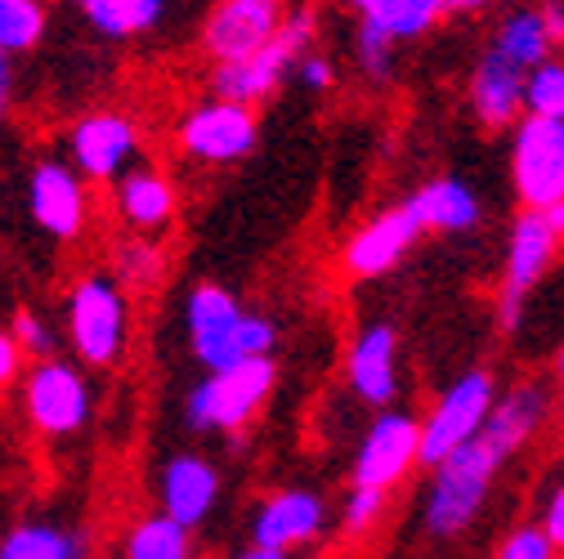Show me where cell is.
Returning <instances> with one entry per match:
<instances>
[{"instance_id": "obj_1", "label": "cell", "mask_w": 564, "mask_h": 559, "mask_svg": "<svg viewBox=\"0 0 564 559\" xmlns=\"http://www.w3.org/2000/svg\"><path fill=\"white\" fill-rule=\"evenodd\" d=\"M555 416V394L551 385L524 376L516 385L502 390L498 407H492L488 426L479 430L484 439H470L462 452H453L448 461H440L426 479V493H421V533L435 541H453L462 533H470V524L484 515L498 470L511 465Z\"/></svg>"}, {"instance_id": "obj_2", "label": "cell", "mask_w": 564, "mask_h": 559, "mask_svg": "<svg viewBox=\"0 0 564 559\" xmlns=\"http://www.w3.org/2000/svg\"><path fill=\"white\" fill-rule=\"evenodd\" d=\"M184 336L202 372H229L251 359H273L282 331L269 314L242 309V300L229 287L197 283L184 296Z\"/></svg>"}, {"instance_id": "obj_3", "label": "cell", "mask_w": 564, "mask_h": 559, "mask_svg": "<svg viewBox=\"0 0 564 559\" xmlns=\"http://www.w3.org/2000/svg\"><path fill=\"white\" fill-rule=\"evenodd\" d=\"M130 292L112 273H82L63 296V344L86 372L121 368L130 349Z\"/></svg>"}, {"instance_id": "obj_4", "label": "cell", "mask_w": 564, "mask_h": 559, "mask_svg": "<svg viewBox=\"0 0 564 559\" xmlns=\"http://www.w3.org/2000/svg\"><path fill=\"white\" fill-rule=\"evenodd\" d=\"M278 390V363L251 359L229 372H206L184 390V426L193 435L242 439Z\"/></svg>"}, {"instance_id": "obj_5", "label": "cell", "mask_w": 564, "mask_h": 559, "mask_svg": "<svg viewBox=\"0 0 564 559\" xmlns=\"http://www.w3.org/2000/svg\"><path fill=\"white\" fill-rule=\"evenodd\" d=\"M314 41H318L314 10H292L288 23H282V32L264 50L210 67V73H206V95L242 103V108H260V103H269L282 86H288V77L296 73V63H301V54H310Z\"/></svg>"}, {"instance_id": "obj_6", "label": "cell", "mask_w": 564, "mask_h": 559, "mask_svg": "<svg viewBox=\"0 0 564 559\" xmlns=\"http://www.w3.org/2000/svg\"><path fill=\"white\" fill-rule=\"evenodd\" d=\"M19 412L28 430L45 443L77 439L95 421V385L77 359H41L28 368L19 385Z\"/></svg>"}, {"instance_id": "obj_7", "label": "cell", "mask_w": 564, "mask_h": 559, "mask_svg": "<svg viewBox=\"0 0 564 559\" xmlns=\"http://www.w3.org/2000/svg\"><path fill=\"white\" fill-rule=\"evenodd\" d=\"M502 398V385L488 368H466L457 372L435 403L421 416V465L435 470L440 461H448L453 452H462L470 439H479V430L488 426L492 407Z\"/></svg>"}, {"instance_id": "obj_8", "label": "cell", "mask_w": 564, "mask_h": 559, "mask_svg": "<svg viewBox=\"0 0 564 559\" xmlns=\"http://www.w3.org/2000/svg\"><path fill=\"white\" fill-rule=\"evenodd\" d=\"M95 184L67 157H36L23 179V206L32 229L54 246H77L95 220Z\"/></svg>"}, {"instance_id": "obj_9", "label": "cell", "mask_w": 564, "mask_h": 559, "mask_svg": "<svg viewBox=\"0 0 564 559\" xmlns=\"http://www.w3.org/2000/svg\"><path fill=\"white\" fill-rule=\"evenodd\" d=\"M564 242L555 238V229L546 224L542 211H520L507 229V246H502V273H498V327L507 336H516L524 327V309L533 300V292L551 277L555 260H560Z\"/></svg>"}, {"instance_id": "obj_10", "label": "cell", "mask_w": 564, "mask_h": 559, "mask_svg": "<svg viewBox=\"0 0 564 559\" xmlns=\"http://www.w3.org/2000/svg\"><path fill=\"white\" fill-rule=\"evenodd\" d=\"M256 139H260L256 108H242V103H229L216 95L188 103L175 117V149L193 166H216V171L238 166L242 157L256 153Z\"/></svg>"}, {"instance_id": "obj_11", "label": "cell", "mask_w": 564, "mask_h": 559, "mask_svg": "<svg viewBox=\"0 0 564 559\" xmlns=\"http://www.w3.org/2000/svg\"><path fill=\"white\" fill-rule=\"evenodd\" d=\"M63 157L73 162L90 184L112 188L126 171H134L139 162H144V134H139V121L130 112L95 108V112H82L73 125H67Z\"/></svg>"}, {"instance_id": "obj_12", "label": "cell", "mask_w": 564, "mask_h": 559, "mask_svg": "<svg viewBox=\"0 0 564 559\" xmlns=\"http://www.w3.org/2000/svg\"><path fill=\"white\" fill-rule=\"evenodd\" d=\"M412 470H421V416L403 407L372 412V421L355 443V457H349V487L394 493Z\"/></svg>"}, {"instance_id": "obj_13", "label": "cell", "mask_w": 564, "mask_h": 559, "mask_svg": "<svg viewBox=\"0 0 564 559\" xmlns=\"http://www.w3.org/2000/svg\"><path fill=\"white\" fill-rule=\"evenodd\" d=\"M426 238V224H421L412 197L394 201V206H381L377 216H368L355 233L340 242V273L349 283H381L390 277L412 251L416 242Z\"/></svg>"}, {"instance_id": "obj_14", "label": "cell", "mask_w": 564, "mask_h": 559, "mask_svg": "<svg viewBox=\"0 0 564 559\" xmlns=\"http://www.w3.org/2000/svg\"><path fill=\"white\" fill-rule=\"evenodd\" d=\"M511 193L520 211H551L564 201V121L524 117L511 130Z\"/></svg>"}, {"instance_id": "obj_15", "label": "cell", "mask_w": 564, "mask_h": 559, "mask_svg": "<svg viewBox=\"0 0 564 559\" xmlns=\"http://www.w3.org/2000/svg\"><path fill=\"white\" fill-rule=\"evenodd\" d=\"M288 0H216L202 19V54L206 63H234V58H247L256 50H264L282 23H288Z\"/></svg>"}, {"instance_id": "obj_16", "label": "cell", "mask_w": 564, "mask_h": 559, "mask_svg": "<svg viewBox=\"0 0 564 559\" xmlns=\"http://www.w3.org/2000/svg\"><path fill=\"white\" fill-rule=\"evenodd\" d=\"M345 385L364 407L386 412L403 394V354H399V327L386 318L364 322L345 344Z\"/></svg>"}, {"instance_id": "obj_17", "label": "cell", "mask_w": 564, "mask_h": 559, "mask_svg": "<svg viewBox=\"0 0 564 559\" xmlns=\"http://www.w3.org/2000/svg\"><path fill=\"white\" fill-rule=\"evenodd\" d=\"M327 519H332V511L318 487H305V483L273 487L251 511V546L292 555L301 546H314L327 533Z\"/></svg>"}, {"instance_id": "obj_18", "label": "cell", "mask_w": 564, "mask_h": 559, "mask_svg": "<svg viewBox=\"0 0 564 559\" xmlns=\"http://www.w3.org/2000/svg\"><path fill=\"white\" fill-rule=\"evenodd\" d=\"M153 487H158V511L197 533L210 515H216V506L225 497V474L202 452H175L158 465Z\"/></svg>"}, {"instance_id": "obj_19", "label": "cell", "mask_w": 564, "mask_h": 559, "mask_svg": "<svg viewBox=\"0 0 564 559\" xmlns=\"http://www.w3.org/2000/svg\"><path fill=\"white\" fill-rule=\"evenodd\" d=\"M108 201H112V216L126 224V233H139V238H162L180 216L175 179L153 162H139L134 171H126L112 184Z\"/></svg>"}, {"instance_id": "obj_20", "label": "cell", "mask_w": 564, "mask_h": 559, "mask_svg": "<svg viewBox=\"0 0 564 559\" xmlns=\"http://www.w3.org/2000/svg\"><path fill=\"white\" fill-rule=\"evenodd\" d=\"M524 81L529 73H520L516 63H507L502 54H492L484 45L466 81V103L475 121L484 130H516L524 121Z\"/></svg>"}, {"instance_id": "obj_21", "label": "cell", "mask_w": 564, "mask_h": 559, "mask_svg": "<svg viewBox=\"0 0 564 559\" xmlns=\"http://www.w3.org/2000/svg\"><path fill=\"white\" fill-rule=\"evenodd\" d=\"M408 197L416 206L421 224H426V233L466 238V233H479V224H484V197L462 175H431V179H421Z\"/></svg>"}, {"instance_id": "obj_22", "label": "cell", "mask_w": 564, "mask_h": 559, "mask_svg": "<svg viewBox=\"0 0 564 559\" xmlns=\"http://www.w3.org/2000/svg\"><path fill=\"white\" fill-rule=\"evenodd\" d=\"M95 537L63 519H19L0 537V559H90Z\"/></svg>"}, {"instance_id": "obj_23", "label": "cell", "mask_w": 564, "mask_h": 559, "mask_svg": "<svg viewBox=\"0 0 564 559\" xmlns=\"http://www.w3.org/2000/svg\"><path fill=\"white\" fill-rule=\"evenodd\" d=\"M73 10L99 41H139L166 23L171 0H73Z\"/></svg>"}, {"instance_id": "obj_24", "label": "cell", "mask_w": 564, "mask_h": 559, "mask_svg": "<svg viewBox=\"0 0 564 559\" xmlns=\"http://www.w3.org/2000/svg\"><path fill=\"white\" fill-rule=\"evenodd\" d=\"M488 50L502 54L507 63H516L520 73H533L538 63H546L555 54V41L546 32V19H542V6H507L492 23V36H488Z\"/></svg>"}, {"instance_id": "obj_25", "label": "cell", "mask_w": 564, "mask_h": 559, "mask_svg": "<svg viewBox=\"0 0 564 559\" xmlns=\"http://www.w3.org/2000/svg\"><path fill=\"white\" fill-rule=\"evenodd\" d=\"M121 559H197V537L180 519L149 511L121 537Z\"/></svg>"}, {"instance_id": "obj_26", "label": "cell", "mask_w": 564, "mask_h": 559, "mask_svg": "<svg viewBox=\"0 0 564 559\" xmlns=\"http://www.w3.org/2000/svg\"><path fill=\"white\" fill-rule=\"evenodd\" d=\"M112 277L126 287V292H149L166 277V251L158 238H139V233H126L117 246H112Z\"/></svg>"}, {"instance_id": "obj_27", "label": "cell", "mask_w": 564, "mask_h": 559, "mask_svg": "<svg viewBox=\"0 0 564 559\" xmlns=\"http://www.w3.org/2000/svg\"><path fill=\"white\" fill-rule=\"evenodd\" d=\"M50 32V6L45 0H0V50L23 58L41 50Z\"/></svg>"}, {"instance_id": "obj_28", "label": "cell", "mask_w": 564, "mask_h": 559, "mask_svg": "<svg viewBox=\"0 0 564 559\" xmlns=\"http://www.w3.org/2000/svg\"><path fill=\"white\" fill-rule=\"evenodd\" d=\"M349 58H355V73L368 86H386L394 77L399 41L377 23H355V32H349Z\"/></svg>"}, {"instance_id": "obj_29", "label": "cell", "mask_w": 564, "mask_h": 559, "mask_svg": "<svg viewBox=\"0 0 564 559\" xmlns=\"http://www.w3.org/2000/svg\"><path fill=\"white\" fill-rule=\"evenodd\" d=\"M390 511V493H377V487H345L340 511H336V528L345 541H364L381 528Z\"/></svg>"}, {"instance_id": "obj_30", "label": "cell", "mask_w": 564, "mask_h": 559, "mask_svg": "<svg viewBox=\"0 0 564 559\" xmlns=\"http://www.w3.org/2000/svg\"><path fill=\"white\" fill-rule=\"evenodd\" d=\"M524 117H555L564 121V54L538 63L524 81Z\"/></svg>"}, {"instance_id": "obj_31", "label": "cell", "mask_w": 564, "mask_h": 559, "mask_svg": "<svg viewBox=\"0 0 564 559\" xmlns=\"http://www.w3.org/2000/svg\"><path fill=\"white\" fill-rule=\"evenodd\" d=\"M448 14V0H394V19H390V36L403 41H421L431 36Z\"/></svg>"}, {"instance_id": "obj_32", "label": "cell", "mask_w": 564, "mask_h": 559, "mask_svg": "<svg viewBox=\"0 0 564 559\" xmlns=\"http://www.w3.org/2000/svg\"><path fill=\"white\" fill-rule=\"evenodd\" d=\"M492 559H560V550L551 546V537L542 533V524L529 519V524H516V528L502 533Z\"/></svg>"}, {"instance_id": "obj_33", "label": "cell", "mask_w": 564, "mask_h": 559, "mask_svg": "<svg viewBox=\"0 0 564 559\" xmlns=\"http://www.w3.org/2000/svg\"><path fill=\"white\" fill-rule=\"evenodd\" d=\"M10 331L19 336V344L28 349V359H32V363L58 354V331H54L50 318H41L36 309H19V314L10 318Z\"/></svg>"}, {"instance_id": "obj_34", "label": "cell", "mask_w": 564, "mask_h": 559, "mask_svg": "<svg viewBox=\"0 0 564 559\" xmlns=\"http://www.w3.org/2000/svg\"><path fill=\"white\" fill-rule=\"evenodd\" d=\"M336 58L332 54H323V50H310V54H301V63H296V73H292V81L305 90V95H314V99H323V95H332L336 90Z\"/></svg>"}, {"instance_id": "obj_35", "label": "cell", "mask_w": 564, "mask_h": 559, "mask_svg": "<svg viewBox=\"0 0 564 559\" xmlns=\"http://www.w3.org/2000/svg\"><path fill=\"white\" fill-rule=\"evenodd\" d=\"M28 368H32V359H28V349L19 344V336L10 327H0V390L23 385Z\"/></svg>"}, {"instance_id": "obj_36", "label": "cell", "mask_w": 564, "mask_h": 559, "mask_svg": "<svg viewBox=\"0 0 564 559\" xmlns=\"http://www.w3.org/2000/svg\"><path fill=\"white\" fill-rule=\"evenodd\" d=\"M538 524L542 533L551 537V546L564 555V483H555L551 493L542 497V511H538Z\"/></svg>"}, {"instance_id": "obj_37", "label": "cell", "mask_w": 564, "mask_h": 559, "mask_svg": "<svg viewBox=\"0 0 564 559\" xmlns=\"http://www.w3.org/2000/svg\"><path fill=\"white\" fill-rule=\"evenodd\" d=\"M14 99H19V67H14V54L0 50V130H6L14 112Z\"/></svg>"}, {"instance_id": "obj_38", "label": "cell", "mask_w": 564, "mask_h": 559, "mask_svg": "<svg viewBox=\"0 0 564 559\" xmlns=\"http://www.w3.org/2000/svg\"><path fill=\"white\" fill-rule=\"evenodd\" d=\"M542 19H546L555 50H564V0H542Z\"/></svg>"}, {"instance_id": "obj_39", "label": "cell", "mask_w": 564, "mask_h": 559, "mask_svg": "<svg viewBox=\"0 0 564 559\" xmlns=\"http://www.w3.org/2000/svg\"><path fill=\"white\" fill-rule=\"evenodd\" d=\"M551 394H555V416H560V426H564V340H560L555 359H551Z\"/></svg>"}, {"instance_id": "obj_40", "label": "cell", "mask_w": 564, "mask_h": 559, "mask_svg": "<svg viewBox=\"0 0 564 559\" xmlns=\"http://www.w3.org/2000/svg\"><path fill=\"white\" fill-rule=\"evenodd\" d=\"M502 0H448V14H488V10H498Z\"/></svg>"}, {"instance_id": "obj_41", "label": "cell", "mask_w": 564, "mask_h": 559, "mask_svg": "<svg viewBox=\"0 0 564 559\" xmlns=\"http://www.w3.org/2000/svg\"><path fill=\"white\" fill-rule=\"evenodd\" d=\"M229 559H292V555H282V550H264V546H247V550H238V555H229Z\"/></svg>"}, {"instance_id": "obj_42", "label": "cell", "mask_w": 564, "mask_h": 559, "mask_svg": "<svg viewBox=\"0 0 564 559\" xmlns=\"http://www.w3.org/2000/svg\"><path fill=\"white\" fill-rule=\"evenodd\" d=\"M542 216H546V224L555 229V238L564 242V201H560V206H551V211H542Z\"/></svg>"}]
</instances>
